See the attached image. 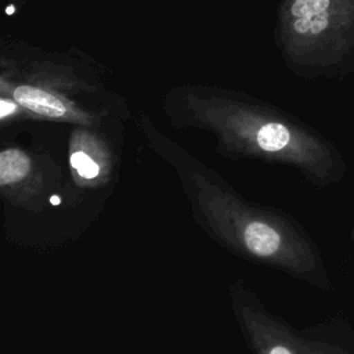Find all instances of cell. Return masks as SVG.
Wrapping results in <instances>:
<instances>
[{"label":"cell","instance_id":"cell-8","mask_svg":"<svg viewBox=\"0 0 354 354\" xmlns=\"http://www.w3.org/2000/svg\"><path fill=\"white\" fill-rule=\"evenodd\" d=\"M12 1H22V0H12Z\"/></svg>","mask_w":354,"mask_h":354},{"label":"cell","instance_id":"cell-1","mask_svg":"<svg viewBox=\"0 0 354 354\" xmlns=\"http://www.w3.org/2000/svg\"><path fill=\"white\" fill-rule=\"evenodd\" d=\"M137 126L148 148L178 178L195 224L218 246L252 264L311 279L318 259L296 223L282 210L249 201L214 169L166 136L141 111Z\"/></svg>","mask_w":354,"mask_h":354},{"label":"cell","instance_id":"cell-5","mask_svg":"<svg viewBox=\"0 0 354 354\" xmlns=\"http://www.w3.org/2000/svg\"><path fill=\"white\" fill-rule=\"evenodd\" d=\"M123 124L71 126L64 201L82 205L90 195L111 189L119 174Z\"/></svg>","mask_w":354,"mask_h":354},{"label":"cell","instance_id":"cell-7","mask_svg":"<svg viewBox=\"0 0 354 354\" xmlns=\"http://www.w3.org/2000/svg\"><path fill=\"white\" fill-rule=\"evenodd\" d=\"M227 293L238 329L252 354H333L268 311L245 281L228 282Z\"/></svg>","mask_w":354,"mask_h":354},{"label":"cell","instance_id":"cell-6","mask_svg":"<svg viewBox=\"0 0 354 354\" xmlns=\"http://www.w3.org/2000/svg\"><path fill=\"white\" fill-rule=\"evenodd\" d=\"M66 180L50 155L15 142L0 149V196L6 206L28 213L46 210L55 196L65 195Z\"/></svg>","mask_w":354,"mask_h":354},{"label":"cell","instance_id":"cell-2","mask_svg":"<svg viewBox=\"0 0 354 354\" xmlns=\"http://www.w3.org/2000/svg\"><path fill=\"white\" fill-rule=\"evenodd\" d=\"M162 111L177 130L213 136L214 149L231 160H256L299 169L314 181L330 169L329 147L281 108L245 91L184 83L162 97Z\"/></svg>","mask_w":354,"mask_h":354},{"label":"cell","instance_id":"cell-3","mask_svg":"<svg viewBox=\"0 0 354 354\" xmlns=\"http://www.w3.org/2000/svg\"><path fill=\"white\" fill-rule=\"evenodd\" d=\"M108 80L105 68L80 48L54 51L11 35L0 39V97L18 105L22 120L123 124L130 108Z\"/></svg>","mask_w":354,"mask_h":354},{"label":"cell","instance_id":"cell-4","mask_svg":"<svg viewBox=\"0 0 354 354\" xmlns=\"http://www.w3.org/2000/svg\"><path fill=\"white\" fill-rule=\"evenodd\" d=\"M274 37L297 76L329 75L354 54V0H281Z\"/></svg>","mask_w":354,"mask_h":354}]
</instances>
